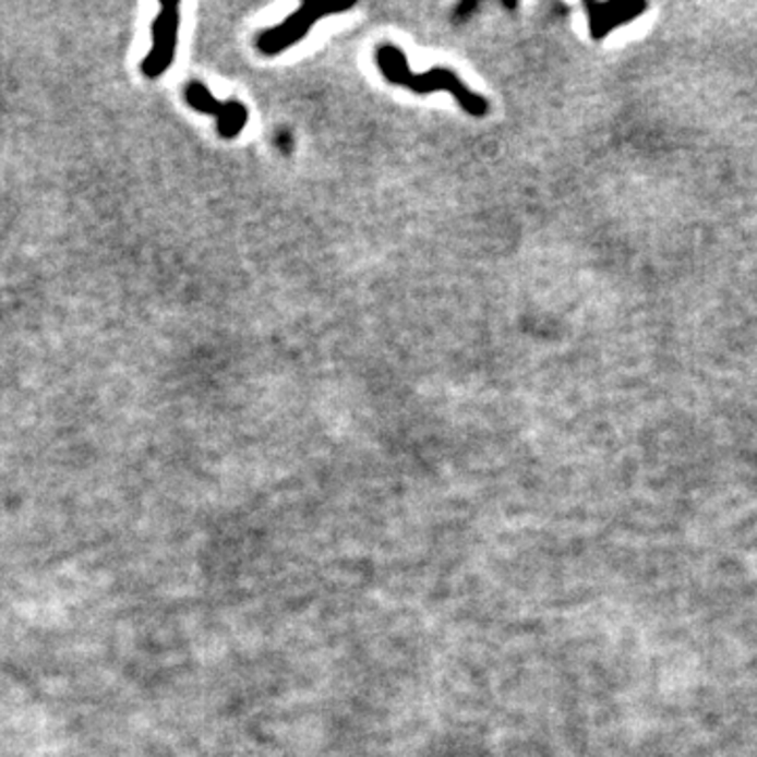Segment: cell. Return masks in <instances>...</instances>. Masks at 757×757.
<instances>
[{
	"label": "cell",
	"instance_id": "obj_1",
	"mask_svg": "<svg viewBox=\"0 0 757 757\" xmlns=\"http://www.w3.org/2000/svg\"><path fill=\"white\" fill-rule=\"evenodd\" d=\"M377 65L381 74L392 85L408 88V91H412L417 95H430V93H437V91H444V93L453 95L455 101L461 106V110L467 112L469 117L484 118L491 110L489 99L484 95H480V93H476V91L467 87L466 83L461 81V76L455 70L434 65L432 70L417 74V72L410 70V63H408L405 51L400 47L392 45V43L378 45Z\"/></svg>",
	"mask_w": 757,
	"mask_h": 757
},
{
	"label": "cell",
	"instance_id": "obj_2",
	"mask_svg": "<svg viewBox=\"0 0 757 757\" xmlns=\"http://www.w3.org/2000/svg\"><path fill=\"white\" fill-rule=\"evenodd\" d=\"M351 7H333V9H324L321 4L314 2H305L301 4L297 11H292L291 15L274 26V28L265 29L257 38V49L263 56L274 58L280 56L283 51L291 49L292 45L301 43L310 29L314 28L324 17L337 15V13H346Z\"/></svg>",
	"mask_w": 757,
	"mask_h": 757
},
{
	"label": "cell",
	"instance_id": "obj_3",
	"mask_svg": "<svg viewBox=\"0 0 757 757\" xmlns=\"http://www.w3.org/2000/svg\"><path fill=\"white\" fill-rule=\"evenodd\" d=\"M183 97L196 112L215 117L217 131L224 140H236L249 122V110L244 104H240L238 99L219 101L201 81H190L183 88Z\"/></svg>",
	"mask_w": 757,
	"mask_h": 757
},
{
	"label": "cell",
	"instance_id": "obj_4",
	"mask_svg": "<svg viewBox=\"0 0 757 757\" xmlns=\"http://www.w3.org/2000/svg\"><path fill=\"white\" fill-rule=\"evenodd\" d=\"M179 4L163 2L158 15L152 22V49L142 63L146 79H160L176 59L177 36H179Z\"/></svg>",
	"mask_w": 757,
	"mask_h": 757
},
{
	"label": "cell",
	"instance_id": "obj_5",
	"mask_svg": "<svg viewBox=\"0 0 757 757\" xmlns=\"http://www.w3.org/2000/svg\"><path fill=\"white\" fill-rule=\"evenodd\" d=\"M646 7L641 2H623V0H611V2H589L587 4V17H589V29L593 38H604L612 29L621 28L629 24L634 17H638Z\"/></svg>",
	"mask_w": 757,
	"mask_h": 757
}]
</instances>
